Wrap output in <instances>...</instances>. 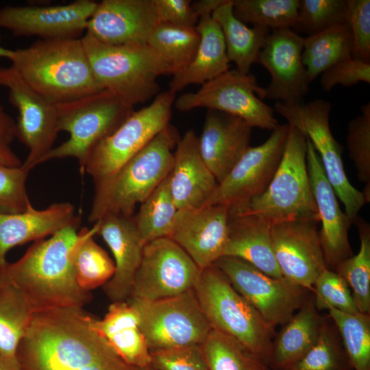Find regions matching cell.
I'll return each mask as SVG.
<instances>
[{"instance_id":"16","label":"cell","mask_w":370,"mask_h":370,"mask_svg":"<svg viewBox=\"0 0 370 370\" xmlns=\"http://www.w3.org/2000/svg\"><path fill=\"white\" fill-rule=\"evenodd\" d=\"M288 124H279L262 144L249 147L227 177L218 184L208 205L232 206L263 193L280 163Z\"/></svg>"},{"instance_id":"40","label":"cell","mask_w":370,"mask_h":370,"mask_svg":"<svg viewBox=\"0 0 370 370\" xmlns=\"http://www.w3.org/2000/svg\"><path fill=\"white\" fill-rule=\"evenodd\" d=\"M282 370H353L338 331L329 315L314 345Z\"/></svg>"},{"instance_id":"24","label":"cell","mask_w":370,"mask_h":370,"mask_svg":"<svg viewBox=\"0 0 370 370\" xmlns=\"http://www.w3.org/2000/svg\"><path fill=\"white\" fill-rule=\"evenodd\" d=\"M252 128L239 117L208 110L198 137L199 149L218 184L227 177L249 147Z\"/></svg>"},{"instance_id":"41","label":"cell","mask_w":370,"mask_h":370,"mask_svg":"<svg viewBox=\"0 0 370 370\" xmlns=\"http://www.w3.org/2000/svg\"><path fill=\"white\" fill-rule=\"evenodd\" d=\"M241 21L272 30L291 28L296 22L299 0H232Z\"/></svg>"},{"instance_id":"22","label":"cell","mask_w":370,"mask_h":370,"mask_svg":"<svg viewBox=\"0 0 370 370\" xmlns=\"http://www.w3.org/2000/svg\"><path fill=\"white\" fill-rule=\"evenodd\" d=\"M156 23L151 0H103L85 33L109 45L147 44Z\"/></svg>"},{"instance_id":"55","label":"cell","mask_w":370,"mask_h":370,"mask_svg":"<svg viewBox=\"0 0 370 370\" xmlns=\"http://www.w3.org/2000/svg\"><path fill=\"white\" fill-rule=\"evenodd\" d=\"M137 370H156V369H154L153 367H152L150 365V366H148V367H143V368H140V369H137Z\"/></svg>"},{"instance_id":"21","label":"cell","mask_w":370,"mask_h":370,"mask_svg":"<svg viewBox=\"0 0 370 370\" xmlns=\"http://www.w3.org/2000/svg\"><path fill=\"white\" fill-rule=\"evenodd\" d=\"M306 140L308 174L321 223L319 231L321 245L327 266L333 270L341 262L354 255L348 240L352 223L339 206L319 155L309 139L306 138Z\"/></svg>"},{"instance_id":"13","label":"cell","mask_w":370,"mask_h":370,"mask_svg":"<svg viewBox=\"0 0 370 370\" xmlns=\"http://www.w3.org/2000/svg\"><path fill=\"white\" fill-rule=\"evenodd\" d=\"M213 264L273 329L285 324L310 295L309 290L284 277H271L237 258L222 256Z\"/></svg>"},{"instance_id":"25","label":"cell","mask_w":370,"mask_h":370,"mask_svg":"<svg viewBox=\"0 0 370 370\" xmlns=\"http://www.w3.org/2000/svg\"><path fill=\"white\" fill-rule=\"evenodd\" d=\"M169 180L177 210L208 205L217 188V180L201 156L198 137L191 130L177 143Z\"/></svg>"},{"instance_id":"4","label":"cell","mask_w":370,"mask_h":370,"mask_svg":"<svg viewBox=\"0 0 370 370\" xmlns=\"http://www.w3.org/2000/svg\"><path fill=\"white\" fill-rule=\"evenodd\" d=\"M180 138L168 125L113 175L95 184L89 221L95 223L108 214L134 215L136 206L171 173Z\"/></svg>"},{"instance_id":"45","label":"cell","mask_w":370,"mask_h":370,"mask_svg":"<svg viewBox=\"0 0 370 370\" xmlns=\"http://www.w3.org/2000/svg\"><path fill=\"white\" fill-rule=\"evenodd\" d=\"M28 173L22 164L12 167L0 164V212H23L32 206L26 189Z\"/></svg>"},{"instance_id":"7","label":"cell","mask_w":370,"mask_h":370,"mask_svg":"<svg viewBox=\"0 0 370 370\" xmlns=\"http://www.w3.org/2000/svg\"><path fill=\"white\" fill-rule=\"evenodd\" d=\"M288 125L282 157L269 186L242 204L271 225L299 220L319 223L308 174L306 138L297 127Z\"/></svg>"},{"instance_id":"19","label":"cell","mask_w":370,"mask_h":370,"mask_svg":"<svg viewBox=\"0 0 370 370\" xmlns=\"http://www.w3.org/2000/svg\"><path fill=\"white\" fill-rule=\"evenodd\" d=\"M304 39L291 28L271 32L257 61L271 75L265 98L301 102L308 93L310 83L301 59Z\"/></svg>"},{"instance_id":"18","label":"cell","mask_w":370,"mask_h":370,"mask_svg":"<svg viewBox=\"0 0 370 370\" xmlns=\"http://www.w3.org/2000/svg\"><path fill=\"white\" fill-rule=\"evenodd\" d=\"M318 222L284 221L271 225L274 256L284 278L309 291L326 269Z\"/></svg>"},{"instance_id":"47","label":"cell","mask_w":370,"mask_h":370,"mask_svg":"<svg viewBox=\"0 0 370 370\" xmlns=\"http://www.w3.org/2000/svg\"><path fill=\"white\" fill-rule=\"evenodd\" d=\"M150 355L156 370H209L201 345L151 350Z\"/></svg>"},{"instance_id":"28","label":"cell","mask_w":370,"mask_h":370,"mask_svg":"<svg viewBox=\"0 0 370 370\" xmlns=\"http://www.w3.org/2000/svg\"><path fill=\"white\" fill-rule=\"evenodd\" d=\"M89 323L129 365L136 369L151 365L150 351L139 328L138 312L127 301L112 302L102 319L90 315Z\"/></svg>"},{"instance_id":"34","label":"cell","mask_w":370,"mask_h":370,"mask_svg":"<svg viewBox=\"0 0 370 370\" xmlns=\"http://www.w3.org/2000/svg\"><path fill=\"white\" fill-rule=\"evenodd\" d=\"M96 226L82 228L72 254V264L76 281L86 291L103 286L113 276L115 265L107 252L93 239Z\"/></svg>"},{"instance_id":"51","label":"cell","mask_w":370,"mask_h":370,"mask_svg":"<svg viewBox=\"0 0 370 370\" xmlns=\"http://www.w3.org/2000/svg\"><path fill=\"white\" fill-rule=\"evenodd\" d=\"M225 0H199L192 2V7L199 18L212 15V12Z\"/></svg>"},{"instance_id":"30","label":"cell","mask_w":370,"mask_h":370,"mask_svg":"<svg viewBox=\"0 0 370 370\" xmlns=\"http://www.w3.org/2000/svg\"><path fill=\"white\" fill-rule=\"evenodd\" d=\"M325 316L317 309L313 294L273 337L269 358L273 370H282L308 352L317 341Z\"/></svg>"},{"instance_id":"50","label":"cell","mask_w":370,"mask_h":370,"mask_svg":"<svg viewBox=\"0 0 370 370\" xmlns=\"http://www.w3.org/2000/svg\"><path fill=\"white\" fill-rule=\"evenodd\" d=\"M16 138V123L0 104V143L10 145Z\"/></svg>"},{"instance_id":"29","label":"cell","mask_w":370,"mask_h":370,"mask_svg":"<svg viewBox=\"0 0 370 370\" xmlns=\"http://www.w3.org/2000/svg\"><path fill=\"white\" fill-rule=\"evenodd\" d=\"M196 29L200 40L190 63L173 75L169 90L175 92L190 84H204L230 69L223 36L212 15L199 18Z\"/></svg>"},{"instance_id":"27","label":"cell","mask_w":370,"mask_h":370,"mask_svg":"<svg viewBox=\"0 0 370 370\" xmlns=\"http://www.w3.org/2000/svg\"><path fill=\"white\" fill-rule=\"evenodd\" d=\"M79 221L69 202L56 203L44 210L32 206L23 212H0V266L7 262L5 255L12 247L43 239Z\"/></svg>"},{"instance_id":"26","label":"cell","mask_w":370,"mask_h":370,"mask_svg":"<svg viewBox=\"0 0 370 370\" xmlns=\"http://www.w3.org/2000/svg\"><path fill=\"white\" fill-rule=\"evenodd\" d=\"M223 256L241 259L271 277L282 278L273 254L271 224L249 212L244 204L229 207L227 239Z\"/></svg>"},{"instance_id":"33","label":"cell","mask_w":370,"mask_h":370,"mask_svg":"<svg viewBox=\"0 0 370 370\" xmlns=\"http://www.w3.org/2000/svg\"><path fill=\"white\" fill-rule=\"evenodd\" d=\"M352 49L347 23L305 37L301 59L310 83L337 62L352 56Z\"/></svg>"},{"instance_id":"49","label":"cell","mask_w":370,"mask_h":370,"mask_svg":"<svg viewBox=\"0 0 370 370\" xmlns=\"http://www.w3.org/2000/svg\"><path fill=\"white\" fill-rule=\"evenodd\" d=\"M157 23L195 28L199 18L189 0H151Z\"/></svg>"},{"instance_id":"48","label":"cell","mask_w":370,"mask_h":370,"mask_svg":"<svg viewBox=\"0 0 370 370\" xmlns=\"http://www.w3.org/2000/svg\"><path fill=\"white\" fill-rule=\"evenodd\" d=\"M323 91L330 92L336 85L349 87L360 82L370 84V63L349 56L337 62L321 75Z\"/></svg>"},{"instance_id":"37","label":"cell","mask_w":370,"mask_h":370,"mask_svg":"<svg viewBox=\"0 0 370 370\" xmlns=\"http://www.w3.org/2000/svg\"><path fill=\"white\" fill-rule=\"evenodd\" d=\"M201 349L209 370H271L236 338L213 328Z\"/></svg>"},{"instance_id":"32","label":"cell","mask_w":370,"mask_h":370,"mask_svg":"<svg viewBox=\"0 0 370 370\" xmlns=\"http://www.w3.org/2000/svg\"><path fill=\"white\" fill-rule=\"evenodd\" d=\"M5 264L0 266V352L17 359L18 344L37 310L27 295L8 280Z\"/></svg>"},{"instance_id":"20","label":"cell","mask_w":370,"mask_h":370,"mask_svg":"<svg viewBox=\"0 0 370 370\" xmlns=\"http://www.w3.org/2000/svg\"><path fill=\"white\" fill-rule=\"evenodd\" d=\"M228 217L229 206L225 205L178 210L170 238L203 270L223 256Z\"/></svg>"},{"instance_id":"11","label":"cell","mask_w":370,"mask_h":370,"mask_svg":"<svg viewBox=\"0 0 370 370\" xmlns=\"http://www.w3.org/2000/svg\"><path fill=\"white\" fill-rule=\"evenodd\" d=\"M175 100V93L169 90L158 93L149 106L133 111L92 149L83 171L94 184L113 175L170 125Z\"/></svg>"},{"instance_id":"3","label":"cell","mask_w":370,"mask_h":370,"mask_svg":"<svg viewBox=\"0 0 370 370\" xmlns=\"http://www.w3.org/2000/svg\"><path fill=\"white\" fill-rule=\"evenodd\" d=\"M22 79L57 105L99 92L81 38L38 40L9 59Z\"/></svg>"},{"instance_id":"54","label":"cell","mask_w":370,"mask_h":370,"mask_svg":"<svg viewBox=\"0 0 370 370\" xmlns=\"http://www.w3.org/2000/svg\"><path fill=\"white\" fill-rule=\"evenodd\" d=\"M1 37L0 34V58H5L10 59V58L11 57L12 54L13 50H10V49L3 47L1 45Z\"/></svg>"},{"instance_id":"44","label":"cell","mask_w":370,"mask_h":370,"mask_svg":"<svg viewBox=\"0 0 370 370\" xmlns=\"http://www.w3.org/2000/svg\"><path fill=\"white\" fill-rule=\"evenodd\" d=\"M313 287L314 304L319 311L334 308L347 313L359 312L348 285L333 270L325 269L316 279Z\"/></svg>"},{"instance_id":"9","label":"cell","mask_w":370,"mask_h":370,"mask_svg":"<svg viewBox=\"0 0 370 370\" xmlns=\"http://www.w3.org/2000/svg\"><path fill=\"white\" fill-rule=\"evenodd\" d=\"M331 108L329 101L316 99L306 103L278 101L274 111L282 116L288 124L300 130L311 142L320 158L328 180L353 223L367 201L364 193L355 188L346 175L341 156L342 147L330 127Z\"/></svg>"},{"instance_id":"31","label":"cell","mask_w":370,"mask_h":370,"mask_svg":"<svg viewBox=\"0 0 370 370\" xmlns=\"http://www.w3.org/2000/svg\"><path fill=\"white\" fill-rule=\"evenodd\" d=\"M212 17L221 28L230 62H234L241 72L250 73L271 31L261 27H248L234 14L232 0H225Z\"/></svg>"},{"instance_id":"46","label":"cell","mask_w":370,"mask_h":370,"mask_svg":"<svg viewBox=\"0 0 370 370\" xmlns=\"http://www.w3.org/2000/svg\"><path fill=\"white\" fill-rule=\"evenodd\" d=\"M347 23L352 36V57L370 63V1L348 0Z\"/></svg>"},{"instance_id":"43","label":"cell","mask_w":370,"mask_h":370,"mask_svg":"<svg viewBox=\"0 0 370 370\" xmlns=\"http://www.w3.org/2000/svg\"><path fill=\"white\" fill-rule=\"evenodd\" d=\"M361 114L352 119L346 138L349 158L354 162L358 180L366 184L362 193L370 200V103L360 107Z\"/></svg>"},{"instance_id":"1","label":"cell","mask_w":370,"mask_h":370,"mask_svg":"<svg viewBox=\"0 0 370 370\" xmlns=\"http://www.w3.org/2000/svg\"><path fill=\"white\" fill-rule=\"evenodd\" d=\"M90 315L83 308L37 311L17 348L21 370H137L92 328Z\"/></svg>"},{"instance_id":"6","label":"cell","mask_w":370,"mask_h":370,"mask_svg":"<svg viewBox=\"0 0 370 370\" xmlns=\"http://www.w3.org/2000/svg\"><path fill=\"white\" fill-rule=\"evenodd\" d=\"M194 291L213 329L234 337L269 366L275 329L262 319L218 267L212 264L201 270Z\"/></svg>"},{"instance_id":"53","label":"cell","mask_w":370,"mask_h":370,"mask_svg":"<svg viewBox=\"0 0 370 370\" xmlns=\"http://www.w3.org/2000/svg\"><path fill=\"white\" fill-rule=\"evenodd\" d=\"M0 370H21L17 359L6 357L0 352Z\"/></svg>"},{"instance_id":"15","label":"cell","mask_w":370,"mask_h":370,"mask_svg":"<svg viewBox=\"0 0 370 370\" xmlns=\"http://www.w3.org/2000/svg\"><path fill=\"white\" fill-rule=\"evenodd\" d=\"M0 86L9 90L10 102L18 110L16 138L29 149L22 166L29 171L53 149L59 132L56 105L32 88L11 66L0 67Z\"/></svg>"},{"instance_id":"14","label":"cell","mask_w":370,"mask_h":370,"mask_svg":"<svg viewBox=\"0 0 370 370\" xmlns=\"http://www.w3.org/2000/svg\"><path fill=\"white\" fill-rule=\"evenodd\" d=\"M201 271L171 238L151 241L144 245L130 297L156 300L180 295L194 289Z\"/></svg>"},{"instance_id":"23","label":"cell","mask_w":370,"mask_h":370,"mask_svg":"<svg viewBox=\"0 0 370 370\" xmlns=\"http://www.w3.org/2000/svg\"><path fill=\"white\" fill-rule=\"evenodd\" d=\"M95 225L96 234L102 237L114 258L115 271L103 285L104 292L112 302L126 301L131 295L145 245L134 215L108 214L95 222Z\"/></svg>"},{"instance_id":"8","label":"cell","mask_w":370,"mask_h":370,"mask_svg":"<svg viewBox=\"0 0 370 370\" xmlns=\"http://www.w3.org/2000/svg\"><path fill=\"white\" fill-rule=\"evenodd\" d=\"M58 129L69 138L53 147L42 163L57 158H75L83 170L92 149L112 134L132 113L134 108L107 90L56 105Z\"/></svg>"},{"instance_id":"2","label":"cell","mask_w":370,"mask_h":370,"mask_svg":"<svg viewBox=\"0 0 370 370\" xmlns=\"http://www.w3.org/2000/svg\"><path fill=\"white\" fill-rule=\"evenodd\" d=\"M80 221L70 224L49 239L34 241L16 262L5 264L9 281L29 297L37 311L60 308H83L90 292L78 285L72 254L79 238Z\"/></svg>"},{"instance_id":"52","label":"cell","mask_w":370,"mask_h":370,"mask_svg":"<svg viewBox=\"0 0 370 370\" xmlns=\"http://www.w3.org/2000/svg\"><path fill=\"white\" fill-rule=\"evenodd\" d=\"M0 164L8 166L17 167L20 166L22 162L9 145L0 143Z\"/></svg>"},{"instance_id":"12","label":"cell","mask_w":370,"mask_h":370,"mask_svg":"<svg viewBox=\"0 0 370 370\" xmlns=\"http://www.w3.org/2000/svg\"><path fill=\"white\" fill-rule=\"evenodd\" d=\"M264 98L265 88L255 76L236 68L202 84L195 92L182 95L174 106L182 112L206 108L239 117L252 127L273 131L279 123L274 109L262 101Z\"/></svg>"},{"instance_id":"35","label":"cell","mask_w":370,"mask_h":370,"mask_svg":"<svg viewBox=\"0 0 370 370\" xmlns=\"http://www.w3.org/2000/svg\"><path fill=\"white\" fill-rule=\"evenodd\" d=\"M140 204L134 217L143 244L170 238L178 210L171 192L169 175Z\"/></svg>"},{"instance_id":"17","label":"cell","mask_w":370,"mask_h":370,"mask_svg":"<svg viewBox=\"0 0 370 370\" xmlns=\"http://www.w3.org/2000/svg\"><path fill=\"white\" fill-rule=\"evenodd\" d=\"M97 3L76 0L61 5L5 6L0 8V29L40 40L81 38Z\"/></svg>"},{"instance_id":"5","label":"cell","mask_w":370,"mask_h":370,"mask_svg":"<svg viewBox=\"0 0 370 370\" xmlns=\"http://www.w3.org/2000/svg\"><path fill=\"white\" fill-rule=\"evenodd\" d=\"M82 40L98 85L130 107L158 94V77L174 74L171 65L147 44L109 45L86 33Z\"/></svg>"},{"instance_id":"42","label":"cell","mask_w":370,"mask_h":370,"mask_svg":"<svg viewBox=\"0 0 370 370\" xmlns=\"http://www.w3.org/2000/svg\"><path fill=\"white\" fill-rule=\"evenodd\" d=\"M347 5L348 0H299L297 22L293 28L310 36L345 24Z\"/></svg>"},{"instance_id":"10","label":"cell","mask_w":370,"mask_h":370,"mask_svg":"<svg viewBox=\"0 0 370 370\" xmlns=\"http://www.w3.org/2000/svg\"><path fill=\"white\" fill-rule=\"evenodd\" d=\"M126 301L138 312L149 351L201 345L212 329L194 289L156 300L130 297Z\"/></svg>"},{"instance_id":"38","label":"cell","mask_w":370,"mask_h":370,"mask_svg":"<svg viewBox=\"0 0 370 370\" xmlns=\"http://www.w3.org/2000/svg\"><path fill=\"white\" fill-rule=\"evenodd\" d=\"M200 36L195 28L157 23L147 45L158 52L173 68L174 74L193 60Z\"/></svg>"},{"instance_id":"36","label":"cell","mask_w":370,"mask_h":370,"mask_svg":"<svg viewBox=\"0 0 370 370\" xmlns=\"http://www.w3.org/2000/svg\"><path fill=\"white\" fill-rule=\"evenodd\" d=\"M358 228L360 249L333 269L347 283L360 312L370 314V225L360 217L353 222Z\"/></svg>"},{"instance_id":"39","label":"cell","mask_w":370,"mask_h":370,"mask_svg":"<svg viewBox=\"0 0 370 370\" xmlns=\"http://www.w3.org/2000/svg\"><path fill=\"white\" fill-rule=\"evenodd\" d=\"M328 310L353 370H370V314Z\"/></svg>"}]
</instances>
